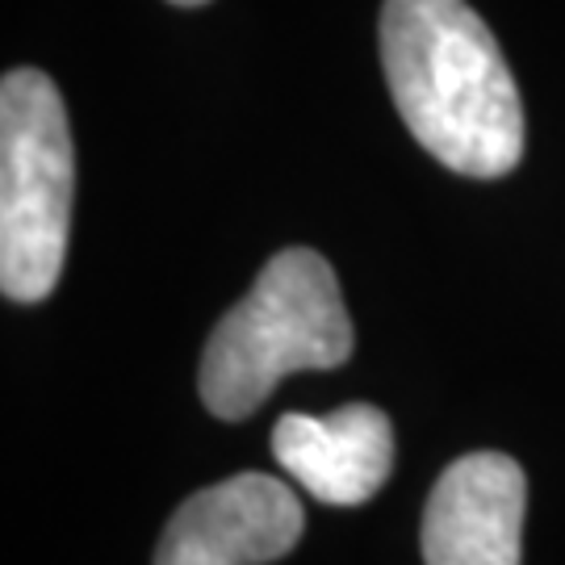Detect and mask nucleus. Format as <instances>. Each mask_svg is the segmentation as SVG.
<instances>
[{"label": "nucleus", "instance_id": "nucleus-1", "mask_svg": "<svg viewBox=\"0 0 565 565\" xmlns=\"http://www.w3.org/2000/svg\"><path fill=\"white\" fill-rule=\"evenodd\" d=\"M382 63L406 130L445 168L494 181L520 163V88L465 0H385Z\"/></svg>", "mask_w": 565, "mask_h": 565}, {"label": "nucleus", "instance_id": "nucleus-2", "mask_svg": "<svg viewBox=\"0 0 565 565\" xmlns=\"http://www.w3.org/2000/svg\"><path fill=\"white\" fill-rule=\"evenodd\" d=\"M356 335L331 264L310 247H285L264 264L243 298L205 343L198 390L210 415L247 419L273 385L302 369H335Z\"/></svg>", "mask_w": 565, "mask_h": 565}, {"label": "nucleus", "instance_id": "nucleus-3", "mask_svg": "<svg viewBox=\"0 0 565 565\" xmlns=\"http://www.w3.org/2000/svg\"><path fill=\"white\" fill-rule=\"evenodd\" d=\"M76 151L51 76L13 67L0 84V289L42 302L60 285L72 235Z\"/></svg>", "mask_w": 565, "mask_h": 565}, {"label": "nucleus", "instance_id": "nucleus-4", "mask_svg": "<svg viewBox=\"0 0 565 565\" xmlns=\"http://www.w3.org/2000/svg\"><path fill=\"white\" fill-rule=\"evenodd\" d=\"M302 536L298 494L268 473H235L177 507L156 565H264Z\"/></svg>", "mask_w": 565, "mask_h": 565}, {"label": "nucleus", "instance_id": "nucleus-5", "mask_svg": "<svg viewBox=\"0 0 565 565\" xmlns=\"http://www.w3.org/2000/svg\"><path fill=\"white\" fill-rule=\"evenodd\" d=\"M527 482L503 452H469L440 473L424 511L427 565H520Z\"/></svg>", "mask_w": 565, "mask_h": 565}, {"label": "nucleus", "instance_id": "nucleus-6", "mask_svg": "<svg viewBox=\"0 0 565 565\" xmlns=\"http://www.w3.org/2000/svg\"><path fill=\"white\" fill-rule=\"evenodd\" d=\"M273 457L319 503L361 507L394 469V427L369 403H348L323 419L285 415L273 427Z\"/></svg>", "mask_w": 565, "mask_h": 565}, {"label": "nucleus", "instance_id": "nucleus-7", "mask_svg": "<svg viewBox=\"0 0 565 565\" xmlns=\"http://www.w3.org/2000/svg\"><path fill=\"white\" fill-rule=\"evenodd\" d=\"M172 4H205V0H172Z\"/></svg>", "mask_w": 565, "mask_h": 565}]
</instances>
